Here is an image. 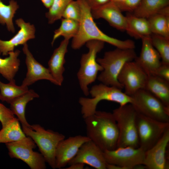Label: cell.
Returning <instances> with one entry per match:
<instances>
[{
    "instance_id": "6da1fadb",
    "label": "cell",
    "mask_w": 169,
    "mask_h": 169,
    "mask_svg": "<svg viewBox=\"0 0 169 169\" xmlns=\"http://www.w3.org/2000/svg\"><path fill=\"white\" fill-rule=\"evenodd\" d=\"M81 15L79 27L76 35L72 38L71 47L78 49L89 41L96 40L108 43L116 48L134 49V42L130 39L120 40L109 36L101 31L95 22L91 9L84 0H78Z\"/></svg>"
},
{
    "instance_id": "7a4b0ae2",
    "label": "cell",
    "mask_w": 169,
    "mask_h": 169,
    "mask_svg": "<svg viewBox=\"0 0 169 169\" xmlns=\"http://www.w3.org/2000/svg\"><path fill=\"white\" fill-rule=\"evenodd\" d=\"M84 120L86 136L103 151L116 148L119 131L112 113L96 110Z\"/></svg>"
},
{
    "instance_id": "3957f363",
    "label": "cell",
    "mask_w": 169,
    "mask_h": 169,
    "mask_svg": "<svg viewBox=\"0 0 169 169\" xmlns=\"http://www.w3.org/2000/svg\"><path fill=\"white\" fill-rule=\"evenodd\" d=\"M136 54L134 49H115L105 53L102 58L97 59L103 70L97 77L101 83L122 89L123 87L118 80V75L125 64L135 59Z\"/></svg>"
},
{
    "instance_id": "277c9868",
    "label": "cell",
    "mask_w": 169,
    "mask_h": 169,
    "mask_svg": "<svg viewBox=\"0 0 169 169\" xmlns=\"http://www.w3.org/2000/svg\"><path fill=\"white\" fill-rule=\"evenodd\" d=\"M121 90L102 83L93 86L89 91L92 98L81 97L79 100L83 118L95 113L98 104L102 100L115 102L120 106L131 104V97L123 92Z\"/></svg>"
},
{
    "instance_id": "5b68a950",
    "label": "cell",
    "mask_w": 169,
    "mask_h": 169,
    "mask_svg": "<svg viewBox=\"0 0 169 169\" xmlns=\"http://www.w3.org/2000/svg\"><path fill=\"white\" fill-rule=\"evenodd\" d=\"M23 131L31 138L38 148L46 162L56 169L55 152L59 143L65 138L62 134L50 130H45L39 124L31 125L30 127L22 125Z\"/></svg>"
},
{
    "instance_id": "8992f818",
    "label": "cell",
    "mask_w": 169,
    "mask_h": 169,
    "mask_svg": "<svg viewBox=\"0 0 169 169\" xmlns=\"http://www.w3.org/2000/svg\"><path fill=\"white\" fill-rule=\"evenodd\" d=\"M119 131L117 147H139L136 126L137 112L131 104L120 106L112 113ZM116 147V148H117Z\"/></svg>"
},
{
    "instance_id": "52a82bcc",
    "label": "cell",
    "mask_w": 169,
    "mask_h": 169,
    "mask_svg": "<svg viewBox=\"0 0 169 169\" xmlns=\"http://www.w3.org/2000/svg\"><path fill=\"white\" fill-rule=\"evenodd\" d=\"M104 42L93 40L85 44L89 51L82 55L80 67L77 76L80 88L86 96L89 94L88 85L94 82L99 71L103 70L102 67L97 62L96 55L103 48Z\"/></svg>"
},
{
    "instance_id": "ba28073f",
    "label": "cell",
    "mask_w": 169,
    "mask_h": 169,
    "mask_svg": "<svg viewBox=\"0 0 169 169\" xmlns=\"http://www.w3.org/2000/svg\"><path fill=\"white\" fill-rule=\"evenodd\" d=\"M131 104L137 113L154 119L169 122V107L145 89L130 96Z\"/></svg>"
},
{
    "instance_id": "9c48e42d",
    "label": "cell",
    "mask_w": 169,
    "mask_h": 169,
    "mask_svg": "<svg viewBox=\"0 0 169 169\" xmlns=\"http://www.w3.org/2000/svg\"><path fill=\"white\" fill-rule=\"evenodd\" d=\"M136 123L139 147L145 151L154 145L169 129V122L157 120L137 113Z\"/></svg>"
},
{
    "instance_id": "30bf717a",
    "label": "cell",
    "mask_w": 169,
    "mask_h": 169,
    "mask_svg": "<svg viewBox=\"0 0 169 169\" xmlns=\"http://www.w3.org/2000/svg\"><path fill=\"white\" fill-rule=\"evenodd\" d=\"M11 158L23 161L31 169L46 168L44 158L40 153L33 151L37 145L30 137L26 136L17 141L5 143Z\"/></svg>"
},
{
    "instance_id": "8fae6325",
    "label": "cell",
    "mask_w": 169,
    "mask_h": 169,
    "mask_svg": "<svg viewBox=\"0 0 169 169\" xmlns=\"http://www.w3.org/2000/svg\"><path fill=\"white\" fill-rule=\"evenodd\" d=\"M107 163L120 166L124 169L146 168L144 165L145 151L140 147H118L103 151Z\"/></svg>"
},
{
    "instance_id": "7c38bea8",
    "label": "cell",
    "mask_w": 169,
    "mask_h": 169,
    "mask_svg": "<svg viewBox=\"0 0 169 169\" xmlns=\"http://www.w3.org/2000/svg\"><path fill=\"white\" fill-rule=\"evenodd\" d=\"M148 75L135 61L126 63L120 72L119 82L125 89V93L131 96L138 90L143 89Z\"/></svg>"
},
{
    "instance_id": "4fadbf2b",
    "label": "cell",
    "mask_w": 169,
    "mask_h": 169,
    "mask_svg": "<svg viewBox=\"0 0 169 169\" xmlns=\"http://www.w3.org/2000/svg\"><path fill=\"white\" fill-rule=\"evenodd\" d=\"M90 140L87 136L79 135L61 141L58 144L55 152L56 168L60 169L68 164L81 146Z\"/></svg>"
},
{
    "instance_id": "5bb4252c",
    "label": "cell",
    "mask_w": 169,
    "mask_h": 169,
    "mask_svg": "<svg viewBox=\"0 0 169 169\" xmlns=\"http://www.w3.org/2000/svg\"><path fill=\"white\" fill-rule=\"evenodd\" d=\"M77 162L88 165L96 169H106L107 163L103 151L90 140L81 146L68 165Z\"/></svg>"
},
{
    "instance_id": "9a60e30c",
    "label": "cell",
    "mask_w": 169,
    "mask_h": 169,
    "mask_svg": "<svg viewBox=\"0 0 169 169\" xmlns=\"http://www.w3.org/2000/svg\"><path fill=\"white\" fill-rule=\"evenodd\" d=\"M23 45L22 49L26 56L25 63L27 72L21 85L28 87L38 80L45 79L58 85L48 68L43 66L34 59L29 51L27 43Z\"/></svg>"
},
{
    "instance_id": "2e32d148",
    "label": "cell",
    "mask_w": 169,
    "mask_h": 169,
    "mask_svg": "<svg viewBox=\"0 0 169 169\" xmlns=\"http://www.w3.org/2000/svg\"><path fill=\"white\" fill-rule=\"evenodd\" d=\"M169 142V129L151 148L145 151L144 165L148 169H168L166 156Z\"/></svg>"
},
{
    "instance_id": "e0dca14e",
    "label": "cell",
    "mask_w": 169,
    "mask_h": 169,
    "mask_svg": "<svg viewBox=\"0 0 169 169\" xmlns=\"http://www.w3.org/2000/svg\"><path fill=\"white\" fill-rule=\"evenodd\" d=\"M142 40V47L139 56L134 61L142 69L148 76L155 75L161 63L160 56L153 46L151 36Z\"/></svg>"
},
{
    "instance_id": "ac0fdd59",
    "label": "cell",
    "mask_w": 169,
    "mask_h": 169,
    "mask_svg": "<svg viewBox=\"0 0 169 169\" xmlns=\"http://www.w3.org/2000/svg\"><path fill=\"white\" fill-rule=\"evenodd\" d=\"M15 22L20 30L8 40L3 41L0 39V55L7 56L9 52L13 51L16 47L23 45L28 40L35 38V28L33 24L25 22L21 18L16 20Z\"/></svg>"
},
{
    "instance_id": "d6986e66",
    "label": "cell",
    "mask_w": 169,
    "mask_h": 169,
    "mask_svg": "<svg viewBox=\"0 0 169 169\" xmlns=\"http://www.w3.org/2000/svg\"><path fill=\"white\" fill-rule=\"evenodd\" d=\"M94 19L103 18L112 26L121 31H125L126 27L125 16L115 3L110 1L103 6L91 10Z\"/></svg>"
},
{
    "instance_id": "ffe728a7",
    "label": "cell",
    "mask_w": 169,
    "mask_h": 169,
    "mask_svg": "<svg viewBox=\"0 0 169 169\" xmlns=\"http://www.w3.org/2000/svg\"><path fill=\"white\" fill-rule=\"evenodd\" d=\"M69 39L64 38L59 46L54 50L48 62V69L51 75L60 86L63 82V74L65 71V56L67 52Z\"/></svg>"
},
{
    "instance_id": "44dd1931",
    "label": "cell",
    "mask_w": 169,
    "mask_h": 169,
    "mask_svg": "<svg viewBox=\"0 0 169 169\" xmlns=\"http://www.w3.org/2000/svg\"><path fill=\"white\" fill-rule=\"evenodd\" d=\"M125 16V31L130 35L137 38L150 36L151 31L147 19L136 16L128 13Z\"/></svg>"
},
{
    "instance_id": "7402d4cb",
    "label": "cell",
    "mask_w": 169,
    "mask_h": 169,
    "mask_svg": "<svg viewBox=\"0 0 169 169\" xmlns=\"http://www.w3.org/2000/svg\"><path fill=\"white\" fill-rule=\"evenodd\" d=\"M144 89L169 107V82L156 75L148 76Z\"/></svg>"
},
{
    "instance_id": "603a6c76",
    "label": "cell",
    "mask_w": 169,
    "mask_h": 169,
    "mask_svg": "<svg viewBox=\"0 0 169 169\" xmlns=\"http://www.w3.org/2000/svg\"><path fill=\"white\" fill-rule=\"evenodd\" d=\"M39 95L32 89L28 90L12 100L9 104L10 109L14 115L17 116L22 125L30 127L25 116V108L27 103L35 98H38Z\"/></svg>"
},
{
    "instance_id": "cb8c5ba5",
    "label": "cell",
    "mask_w": 169,
    "mask_h": 169,
    "mask_svg": "<svg viewBox=\"0 0 169 169\" xmlns=\"http://www.w3.org/2000/svg\"><path fill=\"white\" fill-rule=\"evenodd\" d=\"M20 51L16 50L8 53V57L4 59L0 58V74L9 81L14 80L15 76L20 65L18 57Z\"/></svg>"
},
{
    "instance_id": "d4e9b609",
    "label": "cell",
    "mask_w": 169,
    "mask_h": 169,
    "mask_svg": "<svg viewBox=\"0 0 169 169\" xmlns=\"http://www.w3.org/2000/svg\"><path fill=\"white\" fill-rule=\"evenodd\" d=\"M169 4V0H141L133 14L147 19L157 13L161 9Z\"/></svg>"
},
{
    "instance_id": "484cf974",
    "label": "cell",
    "mask_w": 169,
    "mask_h": 169,
    "mask_svg": "<svg viewBox=\"0 0 169 169\" xmlns=\"http://www.w3.org/2000/svg\"><path fill=\"white\" fill-rule=\"evenodd\" d=\"M19 121L15 117L0 130V143L19 141L26 136L20 126Z\"/></svg>"
},
{
    "instance_id": "4316f807",
    "label": "cell",
    "mask_w": 169,
    "mask_h": 169,
    "mask_svg": "<svg viewBox=\"0 0 169 169\" xmlns=\"http://www.w3.org/2000/svg\"><path fill=\"white\" fill-rule=\"evenodd\" d=\"M28 90L27 86L16 85L15 80L9 81L8 84L3 83L0 80V100L10 104L14 99Z\"/></svg>"
},
{
    "instance_id": "83f0119b",
    "label": "cell",
    "mask_w": 169,
    "mask_h": 169,
    "mask_svg": "<svg viewBox=\"0 0 169 169\" xmlns=\"http://www.w3.org/2000/svg\"><path fill=\"white\" fill-rule=\"evenodd\" d=\"M19 6L14 0H10L7 5L0 0V24L6 25L8 31L14 33L15 29L13 19Z\"/></svg>"
},
{
    "instance_id": "f1b7e54d",
    "label": "cell",
    "mask_w": 169,
    "mask_h": 169,
    "mask_svg": "<svg viewBox=\"0 0 169 169\" xmlns=\"http://www.w3.org/2000/svg\"><path fill=\"white\" fill-rule=\"evenodd\" d=\"M60 26L54 33L51 44L60 36L64 38L70 39L73 38L77 33L79 27V22L72 19L62 18Z\"/></svg>"
},
{
    "instance_id": "f546056e",
    "label": "cell",
    "mask_w": 169,
    "mask_h": 169,
    "mask_svg": "<svg viewBox=\"0 0 169 169\" xmlns=\"http://www.w3.org/2000/svg\"><path fill=\"white\" fill-rule=\"evenodd\" d=\"M147 19L152 34L169 38V17L157 13Z\"/></svg>"
},
{
    "instance_id": "4dcf8cb0",
    "label": "cell",
    "mask_w": 169,
    "mask_h": 169,
    "mask_svg": "<svg viewBox=\"0 0 169 169\" xmlns=\"http://www.w3.org/2000/svg\"><path fill=\"white\" fill-rule=\"evenodd\" d=\"M151 39L153 46L160 56L161 62L169 64V38L152 34Z\"/></svg>"
},
{
    "instance_id": "1f68e13d",
    "label": "cell",
    "mask_w": 169,
    "mask_h": 169,
    "mask_svg": "<svg viewBox=\"0 0 169 169\" xmlns=\"http://www.w3.org/2000/svg\"><path fill=\"white\" fill-rule=\"evenodd\" d=\"M73 0H53L52 3L45 14L50 24L62 18L63 13L69 3Z\"/></svg>"
},
{
    "instance_id": "d6a6232c",
    "label": "cell",
    "mask_w": 169,
    "mask_h": 169,
    "mask_svg": "<svg viewBox=\"0 0 169 169\" xmlns=\"http://www.w3.org/2000/svg\"><path fill=\"white\" fill-rule=\"evenodd\" d=\"M81 15V11L78 0H73L65 9L62 18H68L79 22Z\"/></svg>"
},
{
    "instance_id": "836d02e7",
    "label": "cell",
    "mask_w": 169,
    "mask_h": 169,
    "mask_svg": "<svg viewBox=\"0 0 169 169\" xmlns=\"http://www.w3.org/2000/svg\"><path fill=\"white\" fill-rule=\"evenodd\" d=\"M141 0H123L119 2H113L121 12L125 11L130 13L133 12L136 9L140 4Z\"/></svg>"
},
{
    "instance_id": "e575fe53",
    "label": "cell",
    "mask_w": 169,
    "mask_h": 169,
    "mask_svg": "<svg viewBox=\"0 0 169 169\" xmlns=\"http://www.w3.org/2000/svg\"><path fill=\"white\" fill-rule=\"evenodd\" d=\"M15 117L11 109L0 103V122L2 127L5 126Z\"/></svg>"
},
{
    "instance_id": "d590c367",
    "label": "cell",
    "mask_w": 169,
    "mask_h": 169,
    "mask_svg": "<svg viewBox=\"0 0 169 169\" xmlns=\"http://www.w3.org/2000/svg\"><path fill=\"white\" fill-rule=\"evenodd\" d=\"M156 75L169 82V64L161 63L157 69Z\"/></svg>"
},
{
    "instance_id": "8d00e7d4",
    "label": "cell",
    "mask_w": 169,
    "mask_h": 169,
    "mask_svg": "<svg viewBox=\"0 0 169 169\" xmlns=\"http://www.w3.org/2000/svg\"><path fill=\"white\" fill-rule=\"evenodd\" d=\"M91 10L98 8L109 2L111 0H84Z\"/></svg>"
},
{
    "instance_id": "74e56055",
    "label": "cell",
    "mask_w": 169,
    "mask_h": 169,
    "mask_svg": "<svg viewBox=\"0 0 169 169\" xmlns=\"http://www.w3.org/2000/svg\"><path fill=\"white\" fill-rule=\"evenodd\" d=\"M85 164L79 162L71 164L69 166L65 169H83L84 166Z\"/></svg>"
},
{
    "instance_id": "f35d334b",
    "label": "cell",
    "mask_w": 169,
    "mask_h": 169,
    "mask_svg": "<svg viewBox=\"0 0 169 169\" xmlns=\"http://www.w3.org/2000/svg\"><path fill=\"white\" fill-rule=\"evenodd\" d=\"M157 13L161 14L166 17H169V5L161 9Z\"/></svg>"
},
{
    "instance_id": "ab89813d",
    "label": "cell",
    "mask_w": 169,
    "mask_h": 169,
    "mask_svg": "<svg viewBox=\"0 0 169 169\" xmlns=\"http://www.w3.org/2000/svg\"><path fill=\"white\" fill-rule=\"evenodd\" d=\"M53 0H40L44 5L47 8L49 9L51 6Z\"/></svg>"
},
{
    "instance_id": "60d3db41",
    "label": "cell",
    "mask_w": 169,
    "mask_h": 169,
    "mask_svg": "<svg viewBox=\"0 0 169 169\" xmlns=\"http://www.w3.org/2000/svg\"><path fill=\"white\" fill-rule=\"evenodd\" d=\"M111 0L113 2H119V1H122L123 0Z\"/></svg>"
}]
</instances>
